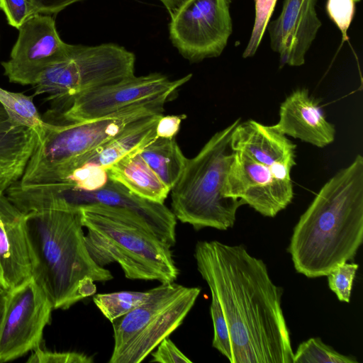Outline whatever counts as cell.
Returning a JSON list of instances; mask_svg holds the SVG:
<instances>
[{
  "label": "cell",
  "mask_w": 363,
  "mask_h": 363,
  "mask_svg": "<svg viewBox=\"0 0 363 363\" xmlns=\"http://www.w3.org/2000/svg\"><path fill=\"white\" fill-rule=\"evenodd\" d=\"M194 257L225 315L231 363H294L281 306L283 289L272 281L265 263L242 245L218 240L198 241Z\"/></svg>",
  "instance_id": "1"
},
{
  "label": "cell",
  "mask_w": 363,
  "mask_h": 363,
  "mask_svg": "<svg viewBox=\"0 0 363 363\" xmlns=\"http://www.w3.org/2000/svg\"><path fill=\"white\" fill-rule=\"evenodd\" d=\"M363 241V157L358 154L320 189L294 228L288 252L297 272L327 276L354 259Z\"/></svg>",
  "instance_id": "2"
},
{
  "label": "cell",
  "mask_w": 363,
  "mask_h": 363,
  "mask_svg": "<svg viewBox=\"0 0 363 363\" xmlns=\"http://www.w3.org/2000/svg\"><path fill=\"white\" fill-rule=\"evenodd\" d=\"M26 214L30 277L53 309L69 308L94 296L96 282L113 278L110 270L94 261L87 250L80 209Z\"/></svg>",
  "instance_id": "3"
},
{
  "label": "cell",
  "mask_w": 363,
  "mask_h": 363,
  "mask_svg": "<svg viewBox=\"0 0 363 363\" xmlns=\"http://www.w3.org/2000/svg\"><path fill=\"white\" fill-rule=\"evenodd\" d=\"M86 246L94 261L117 263L132 280L174 281L179 274L171 247L135 213L117 207L91 204L79 208Z\"/></svg>",
  "instance_id": "4"
},
{
  "label": "cell",
  "mask_w": 363,
  "mask_h": 363,
  "mask_svg": "<svg viewBox=\"0 0 363 363\" xmlns=\"http://www.w3.org/2000/svg\"><path fill=\"white\" fill-rule=\"evenodd\" d=\"M240 122L238 118L214 133L195 157L188 159L170 191L171 211L175 218L196 230L233 228L238 209L245 205L241 199L223 195L235 153L230 145L231 135Z\"/></svg>",
  "instance_id": "5"
},
{
  "label": "cell",
  "mask_w": 363,
  "mask_h": 363,
  "mask_svg": "<svg viewBox=\"0 0 363 363\" xmlns=\"http://www.w3.org/2000/svg\"><path fill=\"white\" fill-rule=\"evenodd\" d=\"M201 292L199 287L161 283L143 304L111 323L113 348L109 363H139L183 323Z\"/></svg>",
  "instance_id": "6"
},
{
  "label": "cell",
  "mask_w": 363,
  "mask_h": 363,
  "mask_svg": "<svg viewBox=\"0 0 363 363\" xmlns=\"http://www.w3.org/2000/svg\"><path fill=\"white\" fill-rule=\"evenodd\" d=\"M170 96L130 106L114 113L78 122H46L21 179L72 162L111 140L128 125L142 118L162 113Z\"/></svg>",
  "instance_id": "7"
},
{
  "label": "cell",
  "mask_w": 363,
  "mask_h": 363,
  "mask_svg": "<svg viewBox=\"0 0 363 363\" xmlns=\"http://www.w3.org/2000/svg\"><path fill=\"white\" fill-rule=\"evenodd\" d=\"M133 52L115 43L72 45L68 56L45 70L35 84V95L68 101L76 95L130 77Z\"/></svg>",
  "instance_id": "8"
},
{
  "label": "cell",
  "mask_w": 363,
  "mask_h": 363,
  "mask_svg": "<svg viewBox=\"0 0 363 363\" xmlns=\"http://www.w3.org/2000/svg\"><path fill=\"white\" fill-rule=\"evenodd\" d=\"M232 0H184L172 11L169 38L190 62L219 57L233 32Z\"/></svg>",
  "instance_id": "9"
},
{
  "label": "cell",
  "mask_w": 363,
  "mask_h": 363,
  "mask_svg": "<svg viewBox=\"0 0 363 363\" xmlns=\"http://www.w3.org/2000/svg\"><path fill=\"white\" fill-rule=\"evenodd\" d=\"M52 310L31 277L7 291L0 325V363L16 359L40 346Z\"/></svg>",
  "instance_id": "10"
},
{
  "label": "cell",
  "mask_w": 363,
  "mask_h": 363,
  "mask_svg": "<svg viewBox=\"0 0 363 363\" xmlns=\"http://www.w3.org/2000/svg\"><path fill=\"white\" fill-rule=\"evenodd\" d=\"M192 77L176 80L158 72L136 77L86 91L72 97L62 112L61 122L89 121L118 112L130 106L163 96H172Z\"/></svg>",
  "instance_id": "11"
},
{
  "label": "cell",
  "mask_w": 363,
  "mask_h": 363,
  "mask_svg": "<svg viewBox=\"0 0 363 363\" xmlns=\"http://www.w3.org/2000/svg\"><path fill=\"white\" fill-rule=\"evenodd\" d=\"M18 30L10 58L1 65L11 82L33 86L45 70L68 56L72 45L60 38L50 15L34 14Z\"/></svg>",
  "instance_id": "12"
},
{
  "label": "cell",
  "mask_w": 363,
  "mask_h": 363,
  "mask_svg": "<svg viewBox=\"0 0 363 363\" xmlns=\"http://www.w3.org/2000/svg\"><path fill=\"white\" fill-rule=\"evenodd\" d=\"M227 198L241 199L261 215L274 217L294 197L291 181L279 179L269 167L243 151H235L223 188Z\"/></svg>",
  "instance_id": "13"
},
{
  "label": "cell",
  "mask_w": 363,
  "mask_h": 363,
  "mask_svg": "<svg viewBox=\"0 0 363 363\" xmlns=\"http://www.w3.org/2000/svg\"><path fill=\"white\" fill-rule=\"evenodd\" d=\"M317 0H284L279 16L269 21L270 48L279 57L280 67H299L322 26Z\"/></svg>",
  "instance_id": "14"
},
{
  "label": "cell",
  "mask_w": 363,
  "mask_h": 363,
  "mask_svg": "<svg viewBox=\"0 0 363 363\" xmlns=\"http://www.w3.org/2000/svg\"><path fill=\"white\" fill-rule=\"evenodd\" d=\"M230 145L234 151H243L254 160L270 167L279 179L291 181L296 145L272 125L254 120L240 122L232 133Z\"/></svg>",
  "instance_id": "15"
},
{
  "label": "cell",
  "mask_w": 363,
  "mask_h": 363,
  "mask_svg": "<svg viewBox=\"0 0 363 363\" xmlns=\"http://www.w3.org/2000/svg\"><path fill=\"white\" fill-rule=\"evenodd\" d=\"M272 127L278 132L324 147L335 138V125L326 120L319 101L306 88L293 91L281 104L279 119Z\"/></svg>",
  "instance_id": "16"
},
{
  "label": "cell",
  "mask_w": 363,
  "mask_h": 363,
  "mask_svg": "<svg viewBox=\"0 0 363 363\" xmlns=\"http://www.w3.org/2000/svg\"><path fill=\"white\" fill-rule=\"evenodd\" d=\"M26 214L0 193V284L7 290L30 277Z\"/></svg>",
  "instance_id": "17"
},
{
  "label": "cell",
  "mask_w": 363,
  "mask_h": 363,
  "mask_svg": "<svg viewBox=\"0 0 363 363\" xmlns=\"http://www.w3.org/2000/svg\"><path fill=\"white\" fill-rule=\"evenodd\" d=\"M162 113L138 119L128 125L118 135L94 150L57 168H70L84 164L107 169L125 156L138 151L157 137L156 126Z\"/></svg>",
  "instance_id": "18"
},
{
  "label": "cell",
  "mask_w": 363,
  "mask_h": 363,
  "mask_svg": "<svg viewBox=\"0 0 363 363\" xmlns=\"http://www.w3.org/2000/svg\"><path fill=\"white\" fill-rule=\"evenodd\" d=\"M38 139L34 130L11 123L0 106V193L21 179Z\"/></svg>",
  "instance_id": "19"
},
{
  "label": "cell",
  "mask_w": 363,
  "mask_h": 363,
  "mask_svg": "<svg viewBox=\"0 0 363 363\" xmlns=\"http://www.w3.org/2000/svg\"><path fill=\"white\" fill-rule=\"evenodd\" d=\"M140 150L125 156L107 169L108 179L141 198L164 203L170 189L143 159Z\"/></svg>",
  "instance_id": "20"
},
{
  "label": "cell",
  "mask_w": 363,
  "mask_h": 363,
  "mask_svg": "<svg viewBox=\"0 0 363 363\" xmlns=\"http://www.w3.org/2000/svg\"><path fill=\"white\" fill-rule=\"evenodd\" d=\"M140 155L159 179L170 189L181 177L187 162L174 138H157Z\"/></svg>",
  "instance_id": "21"
},
{
  "label": "cell",
  "mask_w": 363,
  "mask_h": 363,
  "mask_svg": "<svg viewBox=\"0 0 363 363\" xmlns=\"http://www.w3.org/2000/svg\"><path fill=\"white\" fill-rule=\"evenodd\" d=\"M34 95L12 92L0 87V104L11 123L40 133L45 125L33 101Z\"/></svg>",
  "instance_id": "22"
},
{
  "label": "cell",
  "mask_w": 363,
  "mask_h": 363,
  "mask_svg": "<svg viewBox=\"0 0 363 363\" xmlns=\"http://www.w3.org/2000/svg\"><path fill=\"white\" fill-rule=\"evenodd\" d=\"M152 289L145 291H121L97 294L93 301L97 308L111 323L143 304L150 298Z\"/></svg>",
  "instance_id": "23"
},
{
  "label": "cell",
  "mask_w": 363,
  "mask_h": 363,
  "mask_svg": "<svg viewBox=\"0 0 363 363\" xmlns=\"http://www.w3.org/2000/svg\"><path fill=\"white\" fill-rule=\"evenodd\" d=\"M353 356L345 355L325 344L320 337L302 342L294 356V363H357Z\"/></svg>",
  "instance_id": "24"
},
{
  "label": "cell",
  "mask_w": 363,
  "mask_h": 363,
  "mask_svg": "<svg viewBox=\"0 0 363 363\" xmlns=\"http://www.w3.org/2000/svg\"><path fill=\"white\" fill-rule=\"evenodd\" d=\"M277 0H255V21L242 57H251L256 53L270 21Z\"/></svg>",
  "instance_id": "25"
},
{
  "label": "cell",
  "mask_w": 363,
  "mask_h": 363,
  "mask_svg": "<svg viewBox=\"0 0 363 363\" xmlns=\"http://www.w3.org/2000/svg\"><path fill=\"white\" fill-rule=\"evenodd\" d=\"M211 294L210 313L213 326L212 346L231 362L232 347L228 326L217 298Z\"/></svg>",
  "instance_id": "26"
},
{
  "label": "cell",
  "mask_w": 363,
  "mask_h": 363,
  "mask_svg": "<svg viewBox=\"0 0 363 363\" xmlns=\"http://www.w3.org/2000/svg\"><path fill=\"white\" fill-rule=\"evenodd\" d=\"M359 265L344 262L335 267L327 275L328 286L339 301L349 303L354 279Z\"/></svg>",
  "instance_id": "27"
},
{
  "label": "cell",
  "mask_w": 363,
  "mask_h": 363,
  "mask_svg": "<svg viewBox=\"0 0 363 363\" xmlns=\"http://www.w3.org/2000/svg\"><path fill=\"white\" fill-rule=\"evenodd\" d=\"M354 0H327L326 12L342 34L343 40L348 39L347 31L355 13Z\"/></svg>",
  "instance_id": "28"
},
{
  "label": "cell",
  "mask_w": 363,
  "mask_h": 363,
  "mask_svg": "<svg viewBox=\"0 0 363 363\" xmlns=\"http://www.w3.org/2000/svg\"><path fill=\"white\" fill-rule=\"evenodd\" d=\"M28 363H91V357L77 352H52L40 346L32 351Z\"/></svg>",
  "instance_id": "29"
},
{
  "label": "cell",
  "mask_w": 363,
  "mask_h": 363,
  "mask_svg": "<svg viewBox=\"0 0 363 363\" xmlns=\"http://www.w3.org/2000/svg\"><path fill=\"white\" fill-rule=\"evenodd\" d=\"M0 9L5 13L8 23L17 29L36 14L30 0H0Z\"/></svg>",
  "instance_id": "30"
},
{
  "label": "cell",
  "mask_w": 363,
  "mask_h": 363,
  "mask_svg": "<svg viewBox=\"0 0 363 363\" xmlns=\"http://www.w3.org/2000/svg\"><path fill=\"white\" fill-rule=\"evenodd\" d=\"M151 352L152 362L160 363H191L189 359L169 339L164 338Z\"/></svg>",
  "instance_id": "31"
},
{
  "label": "cell",
  "mask_w": 363,
  "mask_h": 363,
  "mask_svg": "<svg viewBox=\"0 0 363 363\" xmlns=\"http://www.w3.org/2000/svg\"><path fill=\"white\" fill-rule=\"evenodd\" d=\"M185 115L162 116L156 126L157 138H173L178 133Z\"/></svg>",
  "instance_id": "32"
},
{
  "label": "cell",
  "mask_w": 363,
  "mask_h": 363,
  "mask_svg": "<svg viewBox=\"0 0 363 363\" xmlns=\"http://www.w3.org/2000/svg\"><path fill=\"white\" fill-rule=\"evenodd\" d=\"M35 13L55 14L82 0H30Z\"/></svg>",
  "instance_id": "33"
},
{
  "label": "cell",
  "mask_w": 363,
  "mask_h": 363,
  "mask_svg": "<svg viewBox=\"0 0 363 363\" xmlns=\"http://www.w3.org/2000/svg\"><path fill=\"white\" fill-rule=\"evenodd\" d=\"M170 13L178 7L184 0H159Z\"/></svg>",
  "instance_id": "34"
},
{
  "label": "cell",
  "mask_w": 363,
  "mask_h": 363,
  "mask_svg": "<svg viewBox=\"0 0 363 363\" xmlns=\"http://www.w3.org/2000/svg\"><path fill=\"white\" fill-rule=\"evenodd\" d=\"M5 296H6V294L0 298V325H1L2 317H3V314H4V311Z\"/></svg>",
  "instance_id": "35"
},
{
  "label": "cell",
  "mask_w": 363,
  "mask_h": 363,
  "mask_svg": "<svg viewBox=\"0 0 363 363\" xmlns=\"http://www.w3.org/2000/svg\"><path fill=\"white\" fill-rule=\"evenodd\" d=\"M7 289L0 284V298L6 294Z\"/></svg>",
  "instance_id": "36"
},
{
  "label": "cell",
  "mask_w": 363,
  "mask_h": 363,
  "mask_svg": "<svg viewBox=\"0 0 363 363\" xmlns=\"http://www.w3.org/2000/svg\"><path fill=\"white\" fill-rule=\"evenodd\" d=\"M354 1H355V2H359V1H360L361 0H354Z\"/></svg>",
  "instance_id": "37"
}]
</instances>
